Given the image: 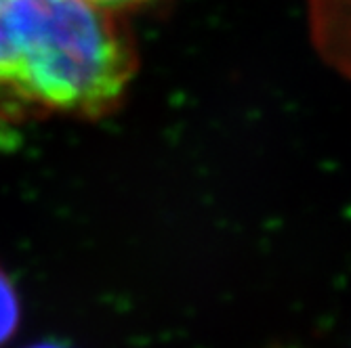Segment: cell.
Returning a JSON list of instances; mask_svg holds the SVG:
<instances>
[{"label": "cell", "mask_w": 351, "mask_h": 348, "mask_svg": "<svg viewBox=\"0 0 351 348\" xmlns=\"http://www.w3.org/2000/svg\"><path fill=\"white\" fill-rule=\"evenodd\" d=\"M27 348H66V346H61V344H55V342H40V344H32Z\"/></svg>", "instance_id": "cell-4"}, {"label": "cell", "mask_w": 351, "mask_h": 348, "mask_svg": "<svg viewBox=\"0 0 351 348\" xmlns=\"http://www.w3.org/2000/svg\"><path fill=\"white\" fill-rule=\"evenodd\" d=\"M95 5L101 7H124V5H135V3H145V0H90Z\"/></svg>", "instance_id": "cell-3"}, {"label": "cell", "mask_w": 351, "mask_h": 348, "mask_svg": "<svg viewBox=\"0 0 351 348\" xmlns=\"http://www.w3.org/2000/svg\"><path fill=\"white\" fill-rule=\"evenodd\" d=\"M21 319L19 296L11 277L0 269V348H3L17 332Z\"/></svg>", "instance_id": "cell-2"}, {"label": "cell", "mask_w": 351, "mask_h": 348, "mask_svg": "<svg viewBox=\"0 0 351 348\" xmlns=\"http://www.w3.org/2000/svg\"><path fill=\"white\" fill-rule=\"evenodd\" d=\"M135 74L133 46L90 0H0V92L78 118L116 109Z\"/></svg>", "instance_id": "cell-1"}]
</instances>
